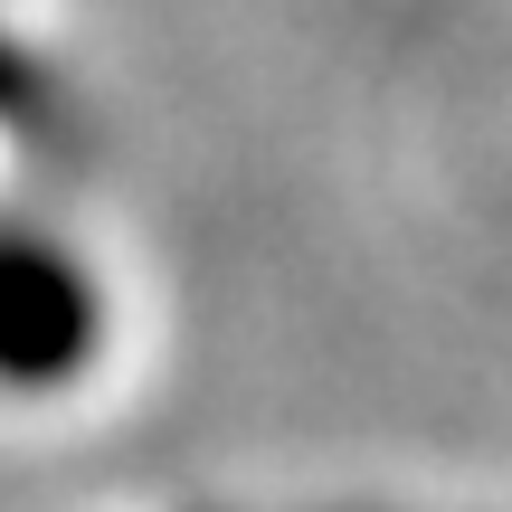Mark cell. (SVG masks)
<instances>
[{
	"mask_svg": "<svg viewBox=\"0 0 512 512\" xmlns=\"http://www.w3.org/2000/svg\"><path fill=\"white\" fill-rule=\"evenodd\" d=\"M105 342V294L57 238L0 228V389H67Z\"/></svg>",
	"mask_w": 512,
	"mask_h": 512,
	"instance_id": "1",
	"label": "cell"
},
{
	"mask_svg": "<svg viewBox=\"0 0 512 512\" xmlns=\"http://www.w3.org/2000/svg\"><path fill=\"white\" fill-rule=\"evenodd\" d=\"M0 124L57 133V86H48V67H29L19 48H0Z\"/></svg>",
	"mask_w": 512,
	"mask_h": 512,
	"instance_id": "2",
	"label": "cell"
}]
</instances>
